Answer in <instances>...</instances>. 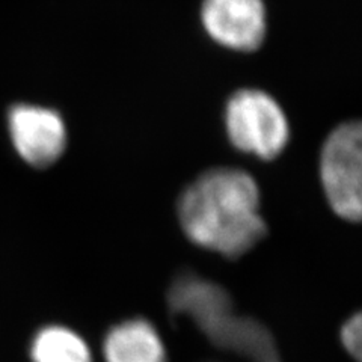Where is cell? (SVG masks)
<instances>
[{"instance_id": "9c48e42d", "label": "cell", "mask_w": 362, "mask_h": 362, "mask_svg": "<svg viewBox=\"0 0 362 362\" xmlns=\"http://www.w3.org/2000/svg\"><path fill=\"white\" fill-rule=\"evenodd\" d=\"M339 337L344 349L359 362L362 356V322L359 313L343 325Z\"/></svg>"}, {"instance_id": "7a4b0ae2", "label": "cell", "mask_w": 362, "mask_h": 362, "mask_svg": "<svg viewBox=\"0 0 362 362\" xmlns=\"http://www.w3.org/2000/svg\"><path fill=\"white\" fill-rule=\"evenodd\" d=\"M174 314L190 315L211 341L255 362H279L274 338L263 325L249 317H237L228 294L219 286L197 275H181L169 290Z\"/></svg>"}, {"instance_id": "52a82bcc", "label": "cell", "mask_w": 362, "mask_h": 362, "mask_svg": "<svg viewBox=\"0 0 362 362\" xmlns=\"http://www.w3.org/2000/svg\"><path fill=\"white\" fill-rule=\"evenodd\" d=\"M105 356L107 362H165V347L150 323L132 320L109 332Z\"/></svg>"}, {"instance_id": "5b68a950", "label": "cell", "mask_w": 362, "mask_h": 362, "mask_svg": "<svg viewBox=\"0 0 362 362\" xmlns=\"http://www.w3.org/2000/svg\"><path fill=\"white\" fill-rule=\"evenodd\" d=\"M201 20L214 41L233 50L254 52L266 38L263 0H204Z\"/></svg>"}, {"instance_id": "8992f818", "label": "cell", "mask_w": 362, "mask_h": 362, "mask_svg": "<svg viewBox=\"0 0 362 362\" xmlns=\"http://www.w3.org/2000/svg\"><path fill=\"white\" fill-rule=\"evenodd\" d=\"M9 132L16 150L35 168H47L65 150L66 132L58 112L20 105L9 112Z\"/></svg>"}, {"instance_id": "3957f363", "label": "cell", "mask_w": 362, "mask_h": 362, "mask_svg": "<svg viewBox=\"0 0 362 362\" xmlns=\"http://www.w3.org/2000/svg\"><path fill=\"white\" fill-rule=\"evenodd\" d=\"M225 124L235 148L266 160L276 157L288 142L290 129L284 112L263 90L235 93L226 105Z\"/></svg>"}, {"instance_id": "6da1fadb", "label": "cell", "mask_w": 362, "mask_h": 362, "mask_svg": "<svg viewBox=\"0 0 362 362\" xmlns=\"http://www.w3.org/2000/svg\"><path fill=\"white\" fill-rule=\"evenodd\" d=\"M255 180L240 169H211L180 199V222L192 242L226 258H239L264 239Z\"/></svg>"}, {"instance_id": "277c9868", "label": "cell", "mask_w": 362, "mask_h": 362, "mask_svg": "<svg viewBox=\"0 0 362 362\" xmlns=\"http://www.w3.org/2000/svg\"><path fill=\"white\" fill-rule=\"evenodd\" d=\"M320 177L332 210L350 222L362 214V129L344 122L326 139L320 156Z\"/></svg>"}, {"instance_id": "ba28073f", "label": "cell", "mask_w": 362, "mask_h": 362, "mask_svg": "<svg viewBox=\"0 0 362 362\" xmlns=\"http://www.w3.org/2000/svg\"><path fill=\"white\" fill-rule=\"evenodd\" d=\"M33 362H93L83 339L62 326L40 331L32 344Z\"/></svg>"}]
</instances>
